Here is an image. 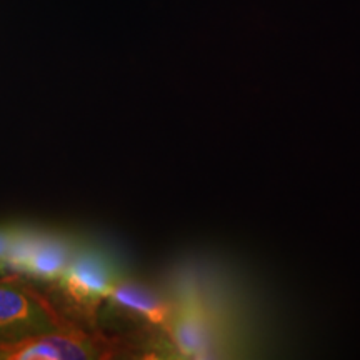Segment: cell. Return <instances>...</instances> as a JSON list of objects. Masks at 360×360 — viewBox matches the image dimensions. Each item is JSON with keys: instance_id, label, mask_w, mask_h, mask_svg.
Here are the masks:
<instances>
[{"instance_id": "obj_1", "label": "cell", "mask_w": 360, "mask_h": 360, "mask_svg": "<svg viewBox=\"0 0 360 360\" xmlns=\"http://www.w3.org/2000/svg\"><path fill=\"white\" fill-rule=\"evenodd\" d=\"M67 328L65 319L39 290L13 277L0 278V344Z\"/></svg>"}, {"instance_id": "obj_2", "label": "cell", "mask_w": 360, "mask_h": 360, "mask_svg": "<svg viewBox=\"0 0 360 360\" xmlns=\"http://www.w3.org/2000/svg\"><path fill=\"white\" fill-rule=\"evenodd\" d=\"M165 330L184 359L222 357L227 344V327L217 310L207 305L199 295L186 294L174 307Z\"/></svg>"}, {"instance_id": "obj_3", "label": "cell", "mask_w": 360, "mask_h": 360, "mask_svg": "<svg viewBox=\"0 0 360 360\" xmlns=\"http://www.w3.org/2000/svg\"><path fill=\"white\" fill-rule=\"evenodd\" d=\"M75 250L77 247L67 237L13 229L8 267L35 281L58 282Z\"/></svg>"}, {"instance_id": "obj_4", "label": "cell", "mask_w": 360, "mask_h": 360, "mask_svg": "<svg viewBox=\"0 0 360 360\" xmlns=\"http://www.w3.org/2000/svg\"><path fill=\"white\" fill-rule=\"evenodd\" d=\"M120 277L109 255L90 247H77L65 272L58 278V285L72 304L92 315L97 305L107 300Z\"/></svg>"}, {"instance_id": "obj_5", "label": "cell", "mask_w": 360, "mask_h": 360, "mask_svg": "<svg viewBox=\"0 0 360 360\" xmlns=\"http://www.w3.org/2000/svg\"><path fill=\"white\" fill-rule=\"evenodd\" d=\"M102 342L67 327L15 344H0V360H79L105 357Z\"/></svg>"}, {"instance_id": "obj_6", "label": "cell", "mask_w": 360, "mask_h": 360, "mask_svg": "<svg viewBox=\"0 0 360 360\" xmlns=\"http://www.w3.org/2000/svg\"><path fill=\"white\" fill-rule=\"evenodd\" d=\"M107 300L122 312L162 328H167L174 314V305H170L154 289L124 277L115 282Z\"/></svg>"}, {"instance_id": "obj_7", "label": "cell", "mask_w": 360, "mask_h": 360, "mask_svg": "<svg viewBox=\"0 0 360 360\" xmlns=\"http://www.w3.org/2000/svg\"><path fill=\"white\" fill-rule=\"evenodd\" d=\"M13 229H0V278L7 277L11 272L8 267V252H11V242Z\"/></svg>"}]
</instances>
